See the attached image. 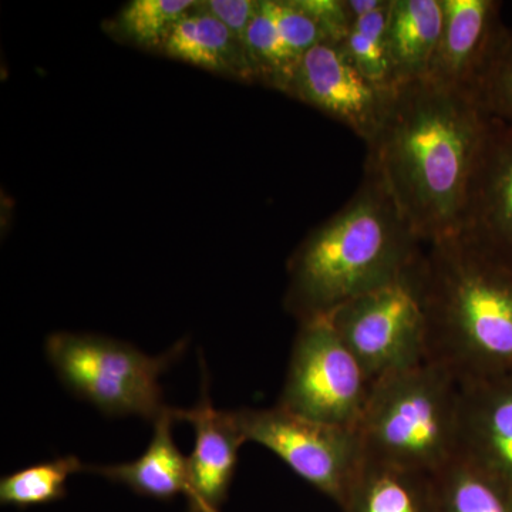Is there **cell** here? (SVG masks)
<instances>
[{
    "mask_svg": "<svg viewBox=\"0 0 512 512\" xmlns=\"http://www.w3.org/2000/svg\"><path fill=\"white\" fill-rule=\"evenodd\" d=\"M249 57L258 74V82L285 93L298 57L293 55L279 32L272 0H261L258 12L245 37Z\"/></svg>",
    "mask_w": 512,
    "mask_h": 512,
    "instance_id": "21",
    "label": "cell"
},
{
    "mask_svg": "<svg viewBox=\"0 0 512 512\" xmlns=\"http://www.w3.org/2000/svg\"><path fill=\"white\" fill-rule=\"evenodd\" d=\"M235 414L245 440L268 448L296 476L342 507L366 461L359 431L305 419L279 406Z\"/></svg>",
    "mask_w": 512,
    "mask_h": 512,
    "instance_id": "8",
    "label": "cell"
},
{
    "mask_svg": "<svg viewBox=\"0 0 512 512\" xmlns=\"http://www.w3.org/2000/svg\"><path fill=\"white\" fill-rule=\"evenodd\" d=\"M323 318L373 384L429 360L426 316L409 274Z\"/></svg>",
    "mask_w": 512,
    "mask_h": 512,
    "instance_id": "7",
    "label": "cell"
},
{
    "mask_svg": "<svg viewBox=\"0 0 512 512\" xmlns=\"http://www.w3.org/2000/svg\"><path fill=\"white\" fill-rule=\"evenodd\" d=\"M443 23V0H392L384 40L397 86L426 79Z\"/></svg>",
    "mask_w": 512,
    "mask_h": 512,
    "instance_id": "16",
    "label": "cell"
},
{
    "mask_svg": "<svg viewBox=\"0 0 512 512\" xmlns=\"http://www.w3.org/2000/svg\"><path fill=\"white\" fill-rule=\"evenodd\" d=\"M476 100L491 120L512 123V29L508 28L503 43L478 89Z\"/></svg>",
    "mask_w": 512,
    "mask_h": 512,
    "instance_id": "22",
    "label": "cell"
},
{
    "mask_svg": "<svg viewBox=\"0 0 512 512\" xmlns=\"http://www.w3.org/2000/svg\"><path fill=\"white\" fill-rule=\"evenodd\" d=\"M79 458L60 457L15 471L0 481V501L16 508L55 503L66 497L67 480L86 471Z\"/></svg>",
    "mask_w": 512,
    "mask_h": 512,
    "instance_id": "20",
    "label": "cell"
},
{
    "mask_svg": "<svg viewBox=\"0 0 512 512\" xmlns=\"http://www.w3.org/2000/svg\"><path fill=\"white\" fill-rule=\"evenodd\" d=\"M194 0H131L109 23L110 35L140 49L160 52L175 23Z\"/></svg>",
    "mask_w": 512,
    "mask_h": 512,
    "instance_id": "19",
    "label": "cell"
},
{
    "mask_svg": "<svg viewBox=\"0 0 512 512\" xmlns=\"http://www.w3.org/2000/svg\"><path fill=\"white\" fill-rule=\"evenodd\" d=\"M457 456L512 488V373L461 382Z\"/></svg>",
    "mask_w": 512,
    "mask_h": 512,
    "instance_id": "13",
    "label": "cell"
},
{
    "mask_svg": "<svg viewBox=\"0 0 512 512\" xmlns=\"http://www.w3.org/2000/svg\"><path fill=\"white\" fill-rule=\"evenodd\" d=\"M367 80L342 43H322L296 63L285 94L315 107L369 143L382 123L390 94Z\"/></svg>",
    "mask_w": 512,
    "mask_h": 512,
    "instance_id": "9",
    "label": "cell"
},
{
    "mask_svg": "<svg viewBox=\"0 0 512 512\" xmlns=\"http://www.w3.org/2000/svg\"><path fill=\"white\" fill-rule=\"evenodd\" d=\"M343 512H437L433 474L367 458Z\"/></svg>",
    "mask_w": 512,
    "mask_h": 512,
    "instance_id": "17",
    "label": "cell"
},
{
    "mask_svg": "<svg viewBox=\"0 0 512 512\" xmlns=\"http://www.w3.org/2000/svg\"><path fill=\"white\" fill-rule=\"evenodd\" d=\"M175 409L168 407L156 421L154 434L143 456L114 466H87L86 471L126 485L131 491L154 500H173L188 493V460L173 439Z\"/></svg>",
    "mask_w": 512,
    "mask_h": 512,
    "instance_id": "15",
    "label": "cell"
},
{
    "mask_svg": "<svg viewBox=\"0 0 512 512\" xmlns=\"http://www.w3.org/2000/svg\"><path fill=\"white\" fill-rule=\"evenodd\" d=\"M461 382L427 362L373 384L360 420L366 457L434 474L457 456Z\"/></svg>",
    "mask_w": 512,
    "mask_h": 512,
    "instance_id": "4",
    "label": "cell"
},
{
    "mask_svg": "<svg viewBox=\"0 0 512 512\" xmlns=\"http://www.w3.org/2000/svg\"><path fill=\"white\" fill-rule=\"evenodd\" d=\"M272 10L279 32L298 59L313 47L329 42L325 30L303 8L301 0H272Z\"/></svg>",
    "mask_w": 512,
    "mask_h": 512,
    "instance_id": "23",
    "label": "cell"
},
{
    "mask_svg": "<svg viewBox=\"0 0 512 512\" xmlns=\"http://www.w3.org/2000/svg\"><path fill=\"white\" fill-rule=\"evenodd\" d=\"M158 53L241 82H258L247 47L202 8L201 2L175 23Z\"/></svg>",
    "mask_w": 512,
    "mask_h": 512,
    "instance_id": "14",
    "label": "cell"
},
{
    "mask_svg": "<svg viewBox=\"0 0 512 512\" xmlns=\"http://www.w3.org/2000/svg\"><path fill=\"white\" fill-rule=\"evenodd\" d=\"M342 46L367 80L383 90L396 89L397 83L384 37L367 36L350 29Z\"/></svg>",
    "mask_w": 512,
    "mask_h": 512,
    "instance_id": "24",
    "label": "cell"
},
{
    "mask_svg": "<svg viewBox=\"0 0 512 512\" xmlns=\"http://www.w3.org/2000/svg\"><path fill=\"white\" fill-rule=\"evenodd\" d=\"M343 2H345L350 25H353V22H356L357 19L365 18L370 13L384 8L389 3V0H343Z\"/></svg>",
    "mask_w": 512,
    "mask_h": 512,
    "instance_id": "26",
    "label": "cell"
},
{
    "mask_svg": "<svg viewBox=\"0 0 512 512\" xmlns=\"http://www.w3.org/2000/svg\"><path fill=\"white\" fill-rule=\"evenodd\" d=\"M457 235L512 269V123L490 119Z\"/></svg>",
    "mask_w": 512,
    "mask_h": 512,
    "instance_id": "10",
    "label": "cell"
},
{
    "mask_svg": "<svg viewBox=\"0 0 512 512\" xmlns=\"http://www.w3.org/2000/svg\"><path fill=\"white\" fill-rule=\"evenodd\" d=\"M490 119L467 94L429 79L399 84L365 168L421 244L460 231L468 187Z\"/></svg>",
    "mask_w": 512,
    "mask_h": 512,
    "instance_id": "1",
    "label": "cell"
},
{
    "mask_svg": "<svg viewBox=\"0 0 512 512\" xmlns=\"http://www.w3.org/2000/svg\"><path fill=\"white\" fill-rule=\"evenodd\" d=\"M144 355L120 340L59 332L49 336L46 355L60 382L84 402L111 417L138 416L156 421L168 409L160 376L183 352Z\"/></svg>",
    "mask_w": 512,
    "mask_h": 512,
    "instance_id": "5",
    "label": "cell"
},
{
    "mask_svg": "<svg viewBox=\"0 0 512 512\" xmlns=\"http://www.w3.org/2000/svg\"><path fill=\"white\" fill-rule=\"evenodd\" d=\"M202 396L190 410L175 409L177 420L194 427L195 440L188 460V511L221 512L237 473L239 448L247 443L235 412L212 406L207 377Z\"/></svg>",
    "mask_w": 512,
    "mask_h": 512,
    "instance_id": "12",
    "label": "cell"
},
{
    "mask_svg": "<svg viewBox=\"0 0 512 512\" xmlns=\"http://www.w3.org/2000/svg\"><path fill=\"white\" fill-rule=\"evenodd\" d=\"M437 512H512V488L463 457L433 474Z\"/></svg>",
    "mask_w": 512,
    "mask_h": 512,
    "instance_id": "18",
    "label": "cell"
},
{
    "mask_svg": "<svg viewBox=\"0 0 512 512\" xmlns=\"http://www.w3.org/2000/svg\"><path fill=\"white\" fill-rule=\"evenodd\" d=\"M430 362L460 382L512 373V269L460 235L423 244L409 271Z\"/></svg>",
    "mask_w": 512,
    "mask_h": 512,
    "instance_id": "2",
    "label": "cell"
},
{
    "mask_svg": "<svg viewBox=\"0 0 512 512\" xmlns=\"http://www.w3.org/2000/svg\"><path fill=\"white\" fill-rule=\"evenodd\" d=\"M373 383L326 318L301 323L279 407L305 419L355 429Z\"/></svg>",
    "mask_w": 512,
    "mask_h": 512,
    "instance_id": "6",
    "label": "cell"
},
{
    "mask_svg": "<svg viewBox=\"0 0 512 512\" xmlns=\"http://www.w3.org/2000/svg\"><path fill=\"white\" fill-rule=\"evenodd\" d=\"M261 0H205L202 8L215 19L220 20L245 45V37L252 19L258 12Z\"/></svg>",
    "mask_w": 512,
    "mask_h": 512,
    "instance_id": "25",
    "label": "cell"
},
{
    "mask_svg": "<svg viewBox=\"0 0 512 512\" xmlns=\"http://www.w3.org/2000/svg\"><path fill=\"white\" fill-rule=\"evenodd\" d=\"M423 244L382 184L366 170L353 197L302 242L289 261L285 308L299 322L400 281Z\"/></svg>",
    "mask_w": 512,
    "mask_h": 512,
    "instance_id": "3",
    "label": "cell"
},
{
    "mask_svg": "<svg viewBox=\"0 0 512 512\" xmlns=\"http://www.w3.org/2000/svg\"><path fill=\"white\" fill-rule=\"evenodd\" d=\"M443 10V33L426 79L476 100L508 30L503 2L443 0Z\"/></svg>",
    "mask_w": 512,
    "mask_h": 512,
    "instance_id": "11",
    "label": "cell"
}]
</instances>
